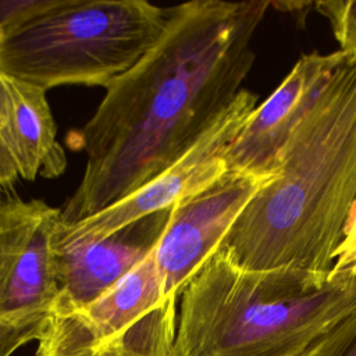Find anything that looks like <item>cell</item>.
Here are the masks:
<instances>
[{
    "label": "cell",
    "mask_w": 356,
    "mask_h": 356,
    "mask_svg": "<svg viewBox=\"0 0 356 356\" xmlns=\"http://www.w3.org/2000/svg\"><path fill=\"white\" fill-rule=\"evenodd\" d=\"M271 1L193 0L167 8L154 46L115 78L79 143L88 161L60 210L72 224L134 193L174 164L234 102Z\"/></svg>",
    "instance_id": "1"
},
{
    "label": "cell",
    "mask_w": 356,
    "mask_h": 356,
    "mask_svg": "<svg viewBox=\"0 0 356 356\" xmlns=\"http://www.w3.org/2000/svg\"><path fill=\"white\" fill-rule=\"evenodd\" d=\"M275 172L220 250L250 270L330 271L356 200V60L346 57L334 72L280 152Z\"/></svg>",
    "instance_id": "2"
},
{
    "label": "cell",
    "mask_w": 356,
    "mask_h": 356,
    "mask_svg": "<svg viewBox=\"0 0 356 356\" xmlns=\"http://www.w3.org/2000/svg\"><path fill=\"white\" fill-rule=\"evenodd\" d=\"M356 310V274L250 270L217 250L182 292L170 356H303Z\"/></svg>",
    "instance_id": "3"
},
{
    "label": "cell",
    "mask_w": 356,
    "mask_h": 356,
    "mask_svg": "<svg viewBox=\"0 0 356 356\" xmlns=\"http://www.w3.org/2000/svg\"><path fill=\"white\" fill-rule=\"evenodd\" d=\"M167 8L145 0H63L0 42V72L43 89L107 88L159 40Z\"/></svg>",
    "instance_id": "4"
},
{
    "label": "cell",
    "mask_w": 356,
    "mask_h": 356,
    "mask_svg": "<svg viewBox=\"0 0 356 356\" xmlns=\"http://www.w3.org/2000/svg\"><path fill=\"white\" fill-rule=\"evenodd\" d=\"M60 209L0 197V327L22 345L39 339L58 295L51 236Z\"/></svg>",
    "instance_id": "5"
},
{
    "label": "cell",
    "mask_w": 356,
    "mask_h": 356,
    "mask_svg": "<svg viewBox=\"0 0 356 356\" xmlns=\"http://www.w3.org/2000/svg\"><path fill=\"white\" fill-rule=\"evenodd\" d=\"M256 102L257 95L242 89L204 134L152 181L93 216L72 224L58 221L51 236L53 252L104 238L211 185L227 172L224 153L256 108Z\"/></svg>",
    "instance_id": "6"
},
{
    "label": "cell",
    "mask_w": 356,
    "mask_h": 356,
    "mask_svg": "<svg viewBox=\"0 0 356 356\" xmlns=\"http://www.w3.org/2000/svg\"><path fill=\"white\" fill-rule=\"evenodd\" d=\"M175 302L164 293L153 250L89 305L50 314L38 356H89L120 339L175 335Z\"/></svg>",
    "instance_id": "7"
},
{
    "label": "cell",
    "mask_w": 356,
    "mask_h": 356,
    "mask_svg": "<svg viewBox=\"0 0 356 356\" xmlns=\"http://www.w3.org/2000/svg\"><path fill=\"white\" fill-rule=\"evenodd\" d=\"M275 178L227 171L211 185L171 206L167 227L154 249L165 296L177 299L182 295L220 249L243 209Z\"/></svg>",
    "instance_id": "8"
},
{
    "label": "cell",
    "mask_w": 356,
    "mask_h": 356,
    "mask_svg": "<svg viewBox=\"0 0 356 356\" xmlns=\"http://www.w3.org/2000/svg\"><path fill=\"white\" fill-rule=\"evenodd\" d=\"M346 60L341 50L303 54L271 96L253 110L224 153L228 172L278 175L277 157L334 72Z\"/></svg>",
    "instance_id": "9"
},
{
    "label": "cell",
    "mask_w": 356,
    "mask_h": 356,
    "mask_svg": "<svg viewBox=\"0 0 356 356\" xmlns=\"http://www.w3.org/2000/svg\"><path fill=\"white\" fill-rule=\"evenodd\" d=\"M170 209L132 221L104 238L53 252L58 295L51 314L89 305L145 260L167 227Z\"/></svg>",
    "instance_id": "10"
},
{
    "label": "cell",
    "mask_w": 356,
    "mask_h": 356,
    "mask_svg": "<svg viewBox=\"0 0 356 356\" xmlns=\"http://www.w3.org/2000/svg\"><path fill=\"white\" fill-rule=\"evenodd\" d=\"M0 131L19 178H54L65 168L46 89L0 72Z\"/></svg>",
    "instance_id": "11"
},
{
    "label": "cell",
    "mask_w": 356,
    "mask_h": 356,
    "mask_svg": "<svg viewBox=\"0 0 356 356\" xmlns=\"http://www.w3.org/2000/svg\"><path fill=\"white\" fill-rule=\"evenodd\" d=\"M314 7L328 19L339 50L356 60V0H324Z\"/></svg>",
    "instance_id": "12"
},
{
    "label": "cell",
    "mask_w": 356,
    "mask_h": 356,
    "mask_svg": "<svg viewBox=\"0 0 356 356\" xmlns=\"http://www.w3.org/2000/svg\"><path fill=\"white\" fill-rule=\"evenodd\" d=\"M174 338L143 335L111 342L89 356H170Z\"/></svg>",
    "instance_id": "13"
},
{
    "label": "cell",
    "mask_w": 356,
    "mask_h": 356,
    "mask_svg": "<svg viewBox=\"0 0 356 356\" xmlns=\"http://www.w3.org/2000/svg\"><path fill=\"white\" fill-rule=\"evenodd\" d=\"M63 0H0V42Z\"/></svg>",
    "instance_id": "14"
},
{
    "label": "cell",
    "mask_w": 356,
    "mask_h": 356,
    "mask_svg": "<svg viewBox=\"0 0 356 356\" xmlns=\"http://www.w3.org/2000/svg\"><path fill=\"white\" fill-rule=\"evenodd\" d=\"M303 356H356V310Z\"/></svg>",
    "instance_id": "15"
},
{
    "label": "cell",
    "mask_w": 356,
    "mask_h": 356,
    "mask_svg": "<svg viewBox=\"0 0 356 356\" xmlns=\"http://www.w3.org/2000/svg\"><path fill=\"white\" fill-rule=\"evenodd\" d=\"M352 271L356 274V200L352 203L341 231V241L332 253L331 274Z\"/></svg>",
    "instance_id": "16"
},
{
    "label": "cell",
    "mask_w": 356,
    "mask_h": 356,
    "mask_svg": "<svg viewBox=\"0 0 356 356\" xmlns=\"http://www.w3.org/2000/svg\"><path fill=\"white\" fill-rule=\"evenodd\" d=\"M18 178L17 167L8 153L0 131V189L6 191V188H10Z\"/></svg>",
    "instance_id": "17"
},
{
    "label": "cell",
    "mask_w": 356,
    "mask_h": 356,
    "mask_svg": "<svg viewBox=\"0 0 356 356\" xmlns=\"http://www.w3.org/2000/svg\"><path fill=\"white\" fill-rule=\"evenodd\" d=\"M18 348L17 342L0 327V356H11Z\"/></svg>",
    "instance_id": "18"
}]
</instances>
